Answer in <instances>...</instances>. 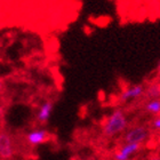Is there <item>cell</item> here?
I'll return each instance as SVG.
<instances>
[{
	"label": "cell",
	"mask_w": 160,
	"mask_h": 160,
	"mask_svg": "<svg viewBox=\"0 0 160 160\" xmlns=\"http://www.w3.org/2000/svg\"><path fill=\"white\" fill-rule=\"evenodd\" d=\"M128 127V119L122 109H114L104 121L102 126V134L108 138H112L126 132Z\"/></svg>",
	"instance_id": "6da1fadb"
},
{
	"label": "cell",
	"mask_w": 160,
	"mask_h": 160,
	"mask_svg": "<svg viewBox=\"0 0 160 160\" xmlns=\"http://www.w3.org/2000/svg\"><path fill=\"white\" fill-rule=\"evenodd\" d=\"M150 137V129L147 126L137 125L132 128L126 129V133L123 135V143H135L144 144Z\"/></svg>",
	"instance_id": "7a4b0ae2"
},
{
	"label": "cell",
	"mask_w": 160,
	"mask_h": 160,
	"mask_svg": "<svg viewBox=\"0 0 160 160\" xmlns=\"http://www.w3.org/2000/svg\"><path fill=\"white\" fill-rule=\"evenodd\" d=\"M15 154L13 137L7 130H0V159L10 160Z\"/></svg>",
	"instance_id": "3957f363"
},
{
	"label": "cell",
	"mask_w": 160,
	"mask_h": 160,
	"mask_svg": "<svg viewBox=\"0 0 160 160\" xmlns=\"http://www.w3.org/2000/svg\"><path fill=\"white\" fill-rule=\"evenodd\" d=\"M144 92H145V86H144L143 83H135V85L128 86L120 94L119 102H121V103H128L130 101L137 100V98L143 96Z\"/></svg>",
	"instance_id": "277c9868"
},
{
	"label": "cell",
	"mask_w": 160,
	"mask_h": 160,
	"mask_svg": "<svg viewBox=\"0 0 160 160\" xmlns=\"http://www.w3.org/2000/svg\"><path fill=\"white\" fill-rule=\"evenodd\" d=\"M142 145L135 143H123L113 154V160H132L141 151Z\"/></svg>",
	"instance_id": "5b68a950"
},
{
	"label": "cell",
	"mask_w": 160,
	"mask_h": 160,
	"mask_svg": "<svg viewBox=\"0 0 160 160\" xmlns=\"http://www.w3.org/2000/svg\"><path fill=\"white\" fill-rule=\"evenodd\" d=\"M49 140V132L46 128H34L28 132L25 135V141L31 147H38L46 143Z\"/></svg>",
	"instance_id": "8992f818"
},
{
	"label": "cell",
	"mask_w": 160,
	"mask_h": 160,
	"mask_svg": "<svg viewBox=\"0 0 160 160\" xmlns=\"http://www.w3.org/2000/svg\"><path fill=\"white\" fill-rule=\"evenodd\" d=\"M54 110V101L52 100H46L43 101L42 103L40 104L39 108L37 110V113H36V120L37 122L41 123H46L48 120H49L50 116L53 113Z\"/></svg>",
	"instance_id": "52a82bcc"
},
{
	"label": "cell",
	"mask_w": 160,
	"mask_h": 160,
	"mask_svg": "<svg viewBox=\"0 0 160 160\" xmlns=\"http://www.w3.org/2000/svg\"><path fill=\"white\" fill-rule=\"evenodd\" d=\"M144 96L148 100H154V98H160V82H151L145 87Z\"/></svg>",
	"instance_id": "ba28073f"
},
{
	"label": "cell",
	"mask_w": 160,
	"mask_h": 160,
	"mask_svg": "<svg viewBox=\"0 0 160 160\" xmlns=\"http://www.w3.org/2000/svg\"><path fill=\"white\" fill-rule=\"evenodd\" d=\"M144 111L151 116H160V98L148 100L144 104Z\"/></svg>",
	"instance_id": "9c48e42d"
},
{
	"label": "cell",
	"mask_w": 160,
	"mask_h": 160,
	"mask_svg": "<svg viewBox=\"0 0 160 160\" xmlns=\"http://www.w3.org/2000/svg\"><path fill=\"white\" fill-rule=\"evenodd\" d=\"M150 127L152 130H154V132H159L160 133V116H156L153 119L151 120Z\"/></svg>",
	"instance_id": "30bf717a"
},
{
	"label": "cell",
	"mask_w": 160,
	"mask_h": 160,
	"mask_svg": "<svg viewBox=\"0 0 160 160\" xmlns=\"http://www.w3.org/2000/svg\"><path fill=\"white\" fill-rule=\"evenodd\" d=\"M3 117H5V108H3L2 104L0 103V121L3 119Z\"/></svg>",
	"instance_id": "8fae6325"
},
{
	"label": "cell",
	"mask_w": 160,
	"mask_h": 160,
	"mask_svg": "<svg viewBox=\"0 0 160 160\" xmlns=\"http://www.w3.org/2000/svg\"><path fill=\"white\" fill-rule=\"evenodd\" d=\"M5 92V83L1 79H0V94H2Z\"/></svg>",
	"instance_id": "7c38bea8"
},
{
	"label": "cell",
	"mask_w": 160,
	"mask_h": 160,
	"mask_svg": "<svg viewBox=\"0 0 160 160\" xmlns=\"http://www.w3.org/2000/svg\"><path fill=\"white\" fill-rule=\"evenodd\" d=\"M156 71H157V74H159L160 76V61L158 62L157 67H156Z\"/></svg>",
	"instance_id": "4fadbf2b"
},
{
	"label": "cell",
	"mask_w": 160,
	"mask_h": 160,
	"mask_svg": "<svg viewBox=\"0 0 160 160\" xmlns=\"http://www.w3.org/2000/svg\"><path fill=\"white\" fill-rule=\"evenodd\" d=\"M148 160H160V157H158V156H156V157H151L150 159Z\"/></svg>",
	"instance_id": "5bb4252c"
},
{
	"label": "cell",
	"mask_w": 160,
	"mask_h": 160,
	"mask_svg": "<svg viewBox=\"0 0 160 160\" xmlns=\"http://www.w3.org/2000/svg\"><path fill=\"white\" fill-rule=\"evenodd\" d=\"M158 144H159V147H160V133H159V135H158Z\"/></svg>",
	"instance_id": "9a60e30c"
},
{
	"label": "cell",
	"mask_w": 160,
	"mask_h": 160,
	"mask_svg": "<svg viewBox=\"0 0 160 160\" xmlns=\"http://www.w3.org/2000/svg\"><path fill=\"white\" fill-rule=\"evenodd\" d=\"M87 160H96V159H94V158H90V159H87Z\"/></svg>",
	"instance_id": "2e32d148"
}]
</instances>
